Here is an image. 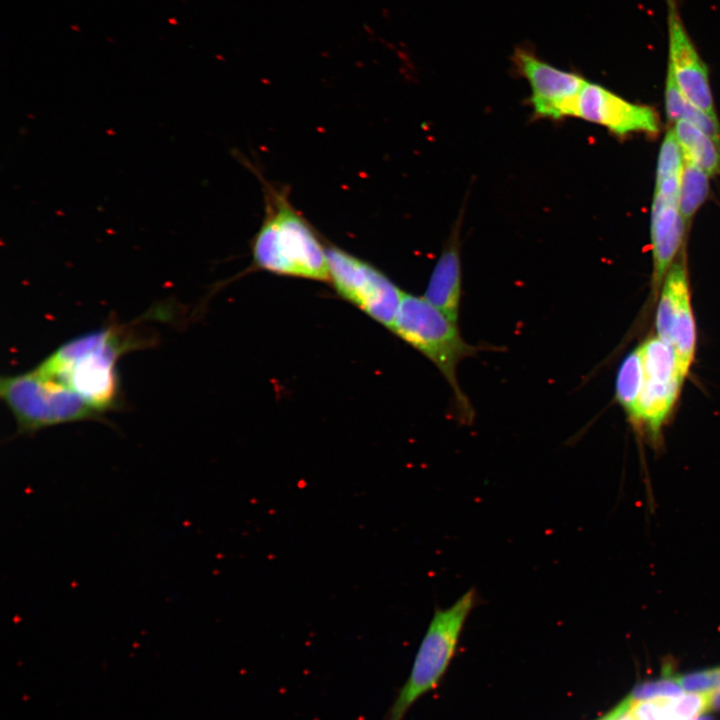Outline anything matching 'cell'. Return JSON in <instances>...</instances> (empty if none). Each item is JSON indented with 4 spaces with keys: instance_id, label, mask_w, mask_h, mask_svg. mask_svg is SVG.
Masks as SVG:
<instances>
[{
    "instance_id": "1",
    "label": "cell",
    "mask_w": 720,
    "mask_h": 720,
    "mask_svg": "<svg viewBox=\"0 0 720 720\" xmlns=\"http://www.w3.org/2000/svg\"><path fill=\"white\" fill-rule=\"evenodd\" d=\"M261 181L265 213L252 240L254 264L279 275L329 280L327 247L317 231L292 205L286 188Z\"/></svg>"
},
{
    "instance_id": "2",
    "label": "cell",
    "mask_w": 720,
    "mask_h": 720,
    "mask_svg": "<svg viewBox=\"0 0 720 720\" xmlns=\"http://www.w3.org/2000/svg\"><path fill=\"white\" fill-rule=\"evenodd\" d=\"M137 344L126 329L109 326L67 341L36 368L73 390L100 414L118 398L117 360Z\"/></svg>"
},
{
    "instance_id": "3",
    "label": "cell",
    "mask_w": 720,
    "mask_h": 720,
    "mask_svg": "<svg viewBox=\"0 0 720 720\" xmlns=\"http://www.w3.org/2000/svg\"><path fill=\"white\" fill-rule=\"evenodd\" d=\"M392 331L434 364L452 391L456 419L464 425L472 424L474 409L460 387L457 368L462 360L497 348L468 343L457 322L424 296L407 293L402 298Z\"/></svg>"
},
{
    "instance_id": "4",
    "label": "cell",
    "mask_w": 720,
    "mask_h": 720,
    "mask_svg": "<svg viewBox=\"0 0 720 720\" xmlns=\"http://www.w3.org/2000/svg\"><path fill=\"white\" fill-rule=\"evenodd\" d=\"M478 602L477 591L471 587L452 605L434 610L410 674L384 720H404L411 707L438 686L454 657L466 620Z\"/></svg>"
},
{
    "instance_id": "5",
    "label": "cell",
    "mask_w": 720,
    "mask_h": 720,
    "mask_svg": "<svg viewBox=\"0 0 720 720\" xmlns=\"http://www.w3.org/2000/svg\"><path fill=\"white\" fill-rule=\"evenodd\" d=\"M0 396L22 433L99 415L81 396L37 368L2 377Z\"/></svg>"
},
{
    "instance_id": "6",
    "label": "cell",
    "mask_w": 720,
    "mask_h": 720,
    "mask_svg": "<svg viewBox=\"0 0 720 720\" xmlns=\"http://www.w3.org/2000/svg\"><path fill=\"white\" fill-rule=\"evenodd\" d=\"M329 280L343 298L392 330L404 296L383 272L336 246L326 248Z\"/></svg>"
},
{
    "instance_id": "7",
    "label": "cell",
    "mask_w": 720,
    "mask_h": 720,
    "mask_svg": "<svg viewBox=\"0 0 720 720\" xmlns=\"http://www.w3.org/2000/svg\"><path fill=\"white\" fill-rule=\"evenodd\" d=\"M643 358V379L633 420L656 435L673 408L685 378L673 349L658 337L639 346Z\"/></svg>"
},
{
    "instance_id": "8",
    "label": "cell",
    "mask_w": 720,
    "mask_h": 720,
    "mask_svg": "<svg viewBox=\"0 0 720 720\" xmlns=\"http://www.w3.org/2000/svg\"><path fill=\"white\" fill-rule=\"evenodd\" d=\"M512 63L530 86L528 102L536 118L561 120L572 116L575 100L587 82L583 76L557 68L524 47L515 49Z\"/></svg>"
},
{
    "instance_id": "9",
    "label": "cell",
    "mask_w": 720,
    "mask_h": 720,
    "mask_svg": "<svg viewBox=\"0 0 720 720\" xmlns=\"http://www.w3.org/2000/svg\"><path fill=\"white\" fill-rule=\"evenodd\" d=\"M656 331L657 337L673 349L685 377L694 358L696 330L683 262H676L665 276L656 310Z\"/></svg>"
},
{
    "instance_id": "10",
    "label": "cell",
    "mask_w": 720,
    "mask_h": 720,
    "mask_svg": "<svg viewBox=\"0 0 720 720\" xmlns=\"http://www.w3.org/2000/svg\"><path fill=\"white\" fill-rule=\"evenodd\" d=\"M607 128L623 136L632 132H659V117L646 105L631 103L605 87L586 82L577 96L572 116Z\"/></svg>"
},
{
    "instance_id": "11",
    "label": "cell",
    "mask_w": 720,
    "mask_h": 720,
    "mask_svg": "<svg viewBox=\"0 0 720 720\" xmlns=\"http://www.w3.org/2000/svg\"><path fill=\"white\" fill-rule=\"evenodd\" d=\"M665 1L668 27V68L686 99L697 108L716 117L708 69L685 28L677 0Z\"/></svg>"
},
{
    "instance_id": "12",
    "label": "cell",
    "mask_w": 720,
    "mask_h": 720,
    "mask_svg": "<svg viewBox=\"0 0 720 720\" xmlns=\"http://www.w3.org/2000/svg\"><path fill=\"white\" fill-rule=\"evenodd\" d=\"M686 223L679 209V198L654 194L651 212L653 287L658 289L681 246Z\"/></svg>"
},
{
    "instance_id": "13",
    "label": "cell",
    "mask_w": 720,
    "mask_h": 720,
    "mask_svg": "<svg viewBox=\"0 0 720 720\" xmlns=\"http://www.w3.org/2000/svg\"><path fill=\"white\" fill-rule=\"evenodd\" d=\"M457 223L430 275L424 298L458 323L462 298V269Z\"/></svg>"
},
{
    "instance_id": "14",
    "label": "cell",
    "mask_w": 720,
    "mask_h": 720,
    "mask_svg": "<svg viewBox=\"0 0 720 720\" xmlns=\"http://www.w3.org/2000/svg\"><path fill=\"white\" fill-rule=\"evenodd\" d=\"M673 131L684 159L705 171L709 176L720 172V146L706 133L687 121H678Z\"/></svg>"
},
{
    "instance_id": "15",
    "label": "cell",
    "mask_w": 720,
    "mask_h": 720,
    "mask_svg": "<svg viewBox=\"0 0 720 720\" xmlns=\"http://www.w3.org/2000/svg\"><path fill=\"white\" fill-rule=\"evenodd\" d=\"M665 111L669 122L687 121L696 126L720 146V126L711 116L689 102L679 89L668 68L665 82Z\"/></svg>"
},
{
    "instance_id": "16",
    "label": "cell",
    "mask_w": 720,
    "mask_h": 720,
    "mask_svg": "<svg viewBox=\"0 0 720 720\" xmlns=\"http://www.w3.org/2000/svg\"><path fill=\"white\" fill-rule=\"evenodd\" d=\"M643 379V358L640 347L622 361L616 376L615 395L627 414L634 418Z\"/></svg>"
},
{
    "instance_id": "17",
    "label": "cell",
    "mask_w": 720,
    "mask_h": 720,
    "mask_svg": "<svg viewBox=\"0 0 720 720\" xmlns=\"http://www.w3.org/2000/svg\"><path fill=\"white\" fill-rule=\"evenodd\" d=\"M709 175L685 161L679 191V209L687 224L705 201L709 192Z\"/></svg>"
},
{
    "instance_id": "18",
    "label": "cell",
    "mask_w": 720,
    "mask_h": 720,
    "mask_svg": "<svg viewBox=\"0 0 720 720\" xmlns=\"http://www.w3.org/2000/svg\"><path fill=\"white\" fill-rule=\"evenodd\" d=\"M685 691L679 684L676 675L665 674L664 676L639 683L634 687L627 698L631 701H645L660 698H672L683 694Z\"/></svg>"
},
{
    "instance_id": "19",
    "label": "cell",
    "mask_w": 720,
    "mask_h": 720,
    "mask_svg": "<svg viewBox=\"0 0 720 720\" xmlns=\"http://www.w3.org/2000/svg\"><path fill=\"white\" fill-rule=\"evenodd\" d=\"M685 692H711L720 689V666L676 675Z\"/></svg>"
},
{
    "instance_id": "20",
    "label": "cell",
    "mask_w": 720,
    "mask_h": 720,
    "mask_svg": "<svg viewBox=\"0 0 720 720\" xmlns=\"http://www.w3.org/2000/svg\"><path fill=\"white\" fill-rule=\"evenodd\" d=\"M609 714L612 720H637L631 708V701L627 697Z\"/></svg>"
},
{
    "instance_id": "21",
    "label": "cell",
    "mask_w": 720,
    "mask_h": 720,
    "mask_svg": "<svg viewBox=\"0 0 720 720\" xmlns=\"http://www.w3.org/2000/svg\"><path fill=\"white\" fill-rule=\"evenodd\" d=\"M720 710V689L710 692L709 697V711Z\"/></svg>"
},
{
    "instance_id": "22",
    "label": "cell",
    "mask_w": 720,
    "mask_h": 720,
    "mask_svg": "<svg viewBox=\"0 0 720 720\" xmlns=\"http://www.w3.org/2000/svg\"><path fill=\"white\" fill-rule=\"evenodd\" d=\"M693 720H713V719H712L711 717L706 716V715L703 714V715H701V716H699V717H697V718H695V719H693Z\"/></svg>"
},
{
    "instance_id": "23",
    "label": "cell",
    "mask_w": 720,
    "mask_h": 720,
    "mask_svg": "<svg viewBox=\"0 0 720 720\" xmlns=\"http://www.w3.org/2000/svg\"><path fill=\"white\" fill-rule=\"evenodd\" d=\"M599 720H612V719H611L610 714L607 713L606 715H604V716H603L602 718H600Z\"/></svg>"
}]
</instances>
